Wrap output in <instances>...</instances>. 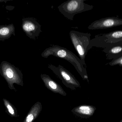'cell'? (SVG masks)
<instances>
[{
  "label": "cell",
  "instance_id": "obj_1",
  "mask_svg": "<svg viewBox=\"0 0 122 122\" xmlns=\"http://www.w3.org/2000/svg\"><path fill=\"white\" fill-rule=\"evenodd\" d=\"M51 56L65 59L71 63L82 78L89 82L85 62L81 61L73 52L64 47L53 45L46 49L41 54V56L44 58H48Z\"/></svg>",
  "mask_w": 122,
  "mask_h": 122
},
{
  "label": "cell",
  "instance_id": "obj_2",
  "mask_svg": "<svg viewBox=\"0 0 122 122\" xmlns=\"http://www.w3.org/2000/svg\"><path fill=\"white\" fill-rule=\"evenodd\" d=\"M117 46H122V30L96 35L90 40L87 50L93 47L104 48Z\"/></svg>",
  "mask_w": 122,
  "mask_h": 122
},
{
  "label": "cell",
  "instance_id": "obj_3",
  "mask_svg": "<svg viewBox=\"0 0 122 122\" xmlns=\"http://www.w3.org/2000/svg\"><path fill=\"white\" fill-rule=\"evenodd\" d=\"M0 74L5 79L11 90L16 91L14 84L23 86V74L20 70L8 62H1L0 65Z\"/></svg>",
  "mask_w": 122,
  "mask_h": 122
},
{
  "label": "cell",
  "instance_id": "obj_4",
  "mask_svg": "<svg viewBox=\"0 0 122 122\" xmlns=\"http://www.w3.org/2000/svg\"><path fill=\"white\" fill-rule=\"evenodd\" d=\"M86 0H69L59 6L58 9L67 19L73 21L74 16L77 14L93 9L94 6L85 3Z\"/></svg>",
  "mask_w": 122,
  "mask_h": 122
},
{
  "label": "cell",
  "instance_id": "obj_5",
  "mask_svg": "<svg viewBox=\"0 0 122 122\" xmlns=\"http://www.w3.org/2000/svg\"><path fill=\"white\" fill-rule=\"evenodd\" d=\"M71 41L79 58L82 61L85 62V57L88 50L90 43L91 34L72 30L69 33Z\"/></svg>",
  "mask_w": 122,
  "mask_h": 122
},
{
  "label": "cell",
  "instance_id": "obj_6",
  "mask_svg": "<svg viewBox=\"0 0 122 122\" xmlns=\"http://www.w3.org/2000/svg\"><path fill=\"white\" fill-rule=\"evenodd\" d=\"M48 67L61 80L63 84L67 88L72 90H75L76 88L81 86L79 82L74 76L62 66L59 65L56 66L49 64Z\"/></svg>",
  "mask_w": 122,
  "mask_h": 122
},
{
  "label": "cell",
  "instance_id": "obj_7",
  "mask_svg": "<svg viewBox=\"0 0 122 122\" xmlns=\"http://www.w3.org/2000/svg\"><path fill=\"white\" fill-rule=\"evenodd\" d=\"M21 27L26 36L33 40H36L42 32L41 25L33 17L23 18Z\"/></svg>",
  "mask_w": 122,
  "mask_h": 122
},
{
  "label": "cell",
  "instance_id": "obj_8",
  "mask_svg": "<svg viewBox=\"0 0 122 122\" xmlns=\"http://www.w3.org/2000/svg\"><path fill=\"white\" fill-rule=\"evenodd\" d=\"M122 26V19L117 17H106L92 22L88 27L90 30L107 29Z\"/></svg>",
  "mask_w": 122,
  "mask_h": 122
},
{
  "label": "cell",
  "instance_id": "obj_9",
  "mask_svg": "<svg viewBox=\"0 0 122 122\" xmlns=\"http://www.w3.org/2000/svg\"><path fill=\"white\" fill-rule=\"evenodd\" d=\"M41 77L47 89L54 93L59 94L63 96H66V93L61 87L49 76L45 74H41Z\"/></svg>",
  "mask_w": 122,
  "mask_h": 122
},
{
  "label": "cell",
  "instance_id": "obj_10",
  "mask_svg": "<svg viewBox=\"0 0 122 122\" xmlns=\"http://www.w3.org/2000/svg\"><path fill=\"white\" fill-rule=\"evenodd\" d=\"M96 107L92 105H81L74 107L71 110L73 114L83 118L90 117L94 114Z\"/></svg>",
  "mask_w": 122,
  "mask_h": 122
},
{
  "label": "cell",
  "instance_id": "obj_11",
  "mask_svg": "<svg viewBox=\"0 0 122 122\" xmlns=\"http://www.w3.org/2000/svg\"><path fill=\"white\" fill-rule=\"evenodd\" d=\"M102 51L106 53L107 59H116L122 56V46L107 47L104 48Z\"/></svg>",
  "mask_w": 122,
  "mask_h": 122
},
{
  "label": "cell",
  "instance_id": "obj_12",
  "mask_svg": "<svg viewBox=\"0 0 122 122\" xmlns=\"http://www.w3.org/2000/svg\"><path fill=\"white\" fill-rule=\"evenodd\" d=\"M42 106L39 102L34 104L31 108L23 122H33L38 117L42 110Z\"/></svg>",
  "mask_w": 122,
  "mask_h": 122
},
{
  "label": "cell",
  "instance_id": "obj_13",
  "mask_svg": "<svg viewBox=\"0 0 122 122\" xmlns=\"http://www.w3.org/2000/svg\"><path fill=\"white\" fill-rule=\"evenodd\" d=\"M12 35L15 36V28L13 24L0 26V41H5Z\"/></svg>",
  "mask_w": 122,
  "mask_h": 122
},
{
  "label": "cell",
  "instance_id": "obj_14",
  "mask_svg": "<svg viewBox=\"0 0 122 122\" xmlns=\"http://www.w3.org/2000/svg\"><path fill=\"white\" fill-rule=\"evenodd\" d=\"M3 101L7 113L11 117H18V112L15 107L6 99L3 98Z\"/></svg>",
  "mask_w": 122,
  "mask_h": 122
},
{
  "label": "cell",
  "instance_id": "obj_15",
  "mask_svg": "<svg viewBox=\"0 0 122 122\" xmlns=\"http://www.w3.org/2000/svg\"><path fill=\"white\" fill-rule=\"evenodd\" d=\"M107 64H109L112 66L116 65H119L120 66H122V56L118 58L113 59Z\"/></svg>",
  "mask_w": 122,
  "mask_h": 122
},
{
  "label": "cell",
  "instance_id": "obj_16",
  "mask_svg": "<svg viewBox=\"0 0 122 122\" xmlns=\"http://www.w3.org/2000/svg\"><path fill=\"white\" fill-rule=\"evenodd\" d=\"M120 122H122V120H121V121H120Z\"/></svg>",
  "mask_w": 122,
  "mask_h": 122
}]
</instances>
